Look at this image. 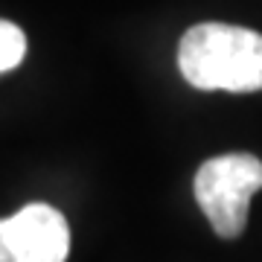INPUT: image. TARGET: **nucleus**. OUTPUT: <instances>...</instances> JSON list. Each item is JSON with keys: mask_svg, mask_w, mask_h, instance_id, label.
I'll return each mask as SVG.
<instances>
[{"mask_svg": "<svg viewBox=\"0 0 262 262\" xmlns=\"http://www.w3.org/2000/svg\"><path fill=\"white\" fill-rule=\"evenodd\" d=\"M178 67L198 91H262V35L233 24H195L178 44Z\"/></svg>", "mask_w": 262, "mask_h": 262, "instance_id": "1", "label": "nucleus"}, {"mask_svg": "<svg viewBox=\"0 0 262 262\" xmlns=\"http://www.w3.org/2000/svg\"><path fill=\"white\" fill-rule=\"evenodd\" d=\"M27 56V35L18 24L0 20V73L18 67Z\"/></svg>", "mask_w": 262, "mask_h": 262, "instance_id": "4", "label": "nucleus"}, {"mask_svg": "<svg viewBox=\"0 0 262 262\" xmlns=\"http://www.w3.org/2000/svg\"><path fill=\"white\" fill-rule=\"evenodd\" d=\"M262 189V160L230 151L204 160L195 172V201L222 239H236L248 227V204Z\"/></svg>", "mask_w": 262, "mask_h": 262, "instance_id": "2", "label": "nucleus"}, {"mask_svg": "<svg viewBox=\"0 0 262 262\" xmlns=\"http://www.w3.org/2000/svg\"><path fill=\"white\" fill-rule=\"evenodd\" d=\"M70 251L67 219L50 204H27L0 219V262H64Z\"/></svg>", "mask_w": 262, "mask_h": 262, "instance_id": "3", "label": "nucleus"}]
</instances>
